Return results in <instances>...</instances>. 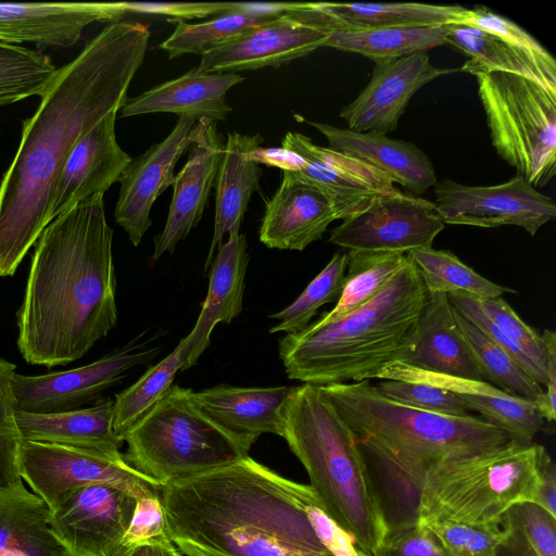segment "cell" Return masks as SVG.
<instances>
[{
	"instance_id": "obj_1",
	"label": "cell",
	"mask_w": 556,
	"mask_h": 556,
	"mask_svg": "<svg viewBox=\"0 0 556 556\" xmlns=\"http://www.w3.org/2000/svg\"><path fill=\"white\" fill-rule=\"evenodd\" d=\"M150 35L147 24L109 23L59 68L34 115L23 122L20 146L0 184V277L14 275L52 220L54 189L74 144L127 101Z\"/></svg>"
},
{
	"instance_id": "obj_2",
	"label": "cell",
	"mask_w": 556,
	"mask_h": 556,
	"mask_svg": "<svg viewBox=\"0 0 556 556\" xmlns=\"http://www.w3.org/2000/svg\"><path fill=\"white\" fill-rule=\"evenodd\" d=\"M112 241L103 194L83 200L43 229L17 314V346L28 364L67 365L116 326Z\"/></svg>"
},
{
	"instance_id": "obj_3",
	"label": "cell",
	"mask_w": 556,
	"mask_h": 556,
	"mask_svg": "<svg viewBox=\"0 0 556 556\" xmlns=\"http://www.w3.org/2000/svg\"><path fill=\"white\" fill-rule=\"evenodd\" d=\"M160 500L186 556H332L312 525L313 489L249 455L166 483Z\"/></svg>"
},
{
	"instance_id": "obj_4",
	"label": "cell",
	"mask_w": 556,
	"mask_h": 556,
	"mask_svg": "<svg viewBox=\"0 0 556 556\" xmlns=\"http://www.w3.org/2000/svg\"><path fill=\"white\" fill-rule=\"evenodd\" d=\"M427 295L408 256L402 270L363 305L280 339L279 356L288 378L313 386L361 382L405 363Z\"/></svg>"
},
{
	"instance_id": "obj_5",
	"label": "cell",
	"mask_w": 556,
	"mask_h": 556,
	"mask_svg": "<svg viewBox=\"0 0 556 556\" xmlns=\"http://www.w3.org/2000/svg\"><path fill=\"white\" fill-rule=\"evenodd\" d=\"M281 437L304 466L326 514L372 556L386 529L357 437L319 386L294 387L282 408Z\"/></svg>"
},
{
	"instance_id": "obj_6",
	"label": "cell",
	"mask_w": 556,
	"mask_h": 556,
	"mask_svg": "<svg viewBox=\"0 0 556 556\" xmlns=\"http://www.w3.org/2000/svg\"><path fill=\"white\" fill-rule=\"evenodd\" d=\"M358 439L427 470L453 458L468 457L513 439L481 416H448L394 403L369 380L319 386Z\"/></svg>"
},
{
	"instance_id": "obj_7",
	"label": "cell",
	"mask_w": 556,
	"mask_h": 556,
	"mask_svg": "<svg viewBox=\"0 0 556 556\" xmlns=\"http://www.w3.org/2000/svg\"><path fill=\"white\" fill-rule=\"evenodd\" d=\"M544 446L514 440L468 457L439 462L426 472L419 522L502 523L516 504L535 503Z\"/></svg>"
},
{
	"instance_id": "obj_8",
	"label": "cell",
	"mask_w": 556,
	"mask_h": 556,
	"mask_svg": "<svg viewBox=\"0 0 556 556\" xmlns=\"http://www.w3.org/2000/svg\"><path fill=\"white\" fill-rule=\"evenodd\" d=\"M172 386L124 435L125 462L160 485L232 464L248 453Z\"/></svg>"
},
{
	"instance_id": "obj_9",
	"label": "cell",
	"mask_w": 556,
	"mask_h": 556,
	"mask_svg": "<svg viewBox=\"0 0 556 556\" xmlns=\"http://www.w3.org/2000/svg\"><path fill=\"white\" fill-rule=\"evenodd\" d=\"M497 154L534 188L556 172V93L508 73L475 75Z\"/></svg>"
},
{
	"instance_id": "obj_10",
	"label": "cell",
	"mask_w": 556,
	"mask_h": 556,
	"mask_svg": "<svg viewBox=\"0 0 556 556\" xmlns=\"http://www.w3.org/2000/svg\"><path fill=\"white\" fill-rule=\"evenodd\" d=\"M18 471L48 507L65 493L90 484L123 489L137 500L159 497L162 485L129 466L123 454L23 440Z\"/></svg>"
},
{
	"instance_id": "obj_11",
	"label": "cell",
	"mask_w": 556,
	"mask_h": 556,
	"mask_svg": "<svg viewBox=\"0 0 556 556\" xmlns=\"http://www.w3.org/2000/svg\"><path fill=\"white\" fill-rule=\"evenodd\" d=\"M136 504L123 489L90 484L63 494L49 508V525L72 556H126Z\"/></svg>"
},
{
	"instance_id": "obj_12",
	"label": "cell",
	"mask_w": 556,
	"mask_h": 556,
	"mask_svg": "<svg viewBox=\"0 0 556 556\" xmlns=\"http://www.w3.org/2000/svg\"><path fill=\"white\" fill-rule=\"evenodd\" d=\"M146 343L136 340L116 349L101 358L70 370L48 372L39 376H25L15 372L12 389L17 409L52 414L83 408L96 403L100 395L122 379L135 367L153 359L161 348H144Z\"/></svg>"
},
{
	"instance_id": "obj_13",
	"label": "cell",
	"mask_w": 556,
	"mask_h": 556,
	"mask_svg": "<svg viewBox=\"0 0 556 556\" xmlns=\"http://www.w3.org/2000/svg\"><path fill=\"white\" fill-rule=\"evenodd\" d=\"M435 208L443 224L494 228L513 225L534 236L556 218L552 198L516 175L495 186H466L443 180L434 186Z\"/></svg>"
},
{
	"instance_id": "obj_14",
	"label": "cell",
	"mask_w": 556,
	"mask_h": 556,
	"mask_svg": "<svg viewBox=\"0 0 556 556\" xmlns=\"http://www.w3.org/2000/svg\"><path fill=\"white\" fill-rule=\"evenodd\" d=\"M444 229L433 202L397 189L377 195L358 214L342 220L328 241L349 251L407 253L432 248Z\"/></svg>"
},
{
	"instance_id": "obj_15",
	"label": "cell",
	"mask_w": 556,
	"mask_h": 556,
	"mask_svg": "<svg viewBox=\"0 0 556 556\" xmlns=\"http://www.w3.org/2000/svg\"><path fill=\"white\" fill-rule=\"evenodd\" d=\"M200 121L178 116L175 127L161 142L132 159L119 178L115 222L137 247L152 225L151 208L155 200L173 185L175 165L195 140Z\"/></svg>"
},
{
	"instance_id": "obj_16",
	"label": "cell",
	"mask_w": 556,
	"mask_h": 556,
	"mask_svg": "<svg viewBox=\"0 0 556 556\" xmlns=\"http://www.w3.org/2000/svg\"><path fill=\"white\" fill-rule=\"evenodd\" d=\"M328 34L286 14L227 38L201 54L199 73H233L279 67L326 47Z\"/></svg>"
},
{
	"instance_id": "obj_17",
	"label": "cell",
	"mask_w": 556,
	"mask_h": 556,
	"mask_svg": "<svg viewBox=\"0 0 556 556\" xmlns=\"http://www.w3.org/2000/svg\"><path fill=\"white\" fill-rule=\"evenodd\" d=\"M453 71L438 68L426 51L376 61L367 86L340 112L350 129L393 132L412 97L426 84Z\"/></svg>"
},
{
	"instance_id": "obj_18",
	"label": "cell",
	"mask_w": 556,
	"mask_h": 556,
	"mask_svg": "<svg viewBox=\"0 0 556 556\" xmlns=\"http://www.w3.org/2000/svg\"><path fill=\"white\" fill-rule=\"evenodd\" d=\"M281 147L304 160V166L295 173L328 198L338 219L358 214L377 195L396 189L388 177L367 163L317 146L300 132L288 131Z\"/></svg>"
},
{
	"instance_id": "obj_19",
	"label": "cell",
	"mask_w": 556,
	"mask_h": 556,
	"mask_svg": "<svg viewBox=\"0 0 556 556\" xmlns=\"http://www.w3.org/2000/svg\"><path fill=\"white\" fill-rule=\"evenodd\" d=\"M123 2L0 3V42L70 48L94 22H118Z\"/></svg>"
},
{
	"instance_id": "obj_20",
	"label": "cell",
	"mask_w": 556,
	"mask_h": 556,
	"mask_svg": "<svg viewBox=\"0 0 556 556\" xmlns=\"http://www.w3.org/2000/svg\"><path fill=\"white\" fill-rule=\"evenodd\" d=\"M223 149L224 141L216 123L200 121L195 140L188 150V159L175 175L167 219L163 230L154 237L153 261L166 252L173 253L177 244L198 226L215 185Z\"/></svg>"
},
{
	"instance_id": "obj_21",
	"label": "cell",
	"mask_w": 556,
	"mask_h": 556,
	"mask_svg": "<svg viewBox=\"0 0 556 556\" xmlns=\"http://www.w3.org/2000/svg\"><path fill=\"white\" fill-rule=\"evenodd\" d=\"M112 111L83 135L72 148L59 176L52 203V220L73 206L104 192L131 162L117 143Z\"/></svg>"
},
{
	"instance_id": "obj_22",
	"label": "cell",
	"mask_w": 556,
	"mask_h": 556,
	"mask_svg": "<svg viewBox=\"0 0 556 556\" xmlns=\"http://www.w3.org/2000/svg\"><path fill=\"white\" fill-rule=\"evenodd\" d=\"M328 198L295 172H282L279 188L266 202L260 240L267 248L303 251L337 220Z\"/></svg>"
},
{
	"instance_id": "obj_23",
	"label": "cell",
	"mask_w": 556,
	"mask_h": 556,
	"mask_svg": "<svg viewBox=\"0 0 556 556\" xmlns=\"http://www.w3.org/2000/svg\"><path fill=\"white\" fill-rule=\"evenodd\" d=\"M294 387L217 386L190 392L193 405L249 452L264 433L281 437V413Z\"/></svg>"
},
{
	"instance_id": "obj_24",
	"label": "cell",
	"mask_w": 556,
	"mask_h": 556,
	"mask_svg": "<svg viewBox=\"0 0 556 556\" xmlns=\"http://www.w3.org/2000/svg\"><path fill=\"white\" fill-rule=\"evenodd\" d=\"M304 122L327 138L329 149L367 163L407 190L421 194L438 182L430 159L410 142L320 122Z\"/></svg>"
},
{
	"instance_id": "obj_25",
	"label": "cell",
	"mask_w": 556,
	"mask_h": 556,
	"mask_svg": "<svg viewBox=\"0 0 556 556\" xmlns=\"http://www.w3.org/2000/svg\"><path fill=\"white\" fill-rule=\"evenodd\" d=\"M243 81L240 74L188 73L162 83L128 98L119 110L121 117L151 113H173L192 116L198 121L225 122L231 112L226 96L229 89Z\"/></svg>"
},
{
	"instance_id": "obj_26",
	"label": "cell",
	"mask_w": 556,
	"mask_h": 556,
	"mask_svg": "<svg viewBox=\"0 0 556 556\" xmlns=\"http://www.w3.org/2000/svg\"><path fill=\"white\" fill-rule=\"evenodd\" d=\"M249 264L245 235L228 237L217 249L208 274V289L200 315L190 333L181 339L186 362L182 370L194 366L211 343L218 323L230 324L242 311L244 279Z\"/></svg>"
},
{
	"instance_id": "obj_27",
	"label": "cell",
	"mask_w": 556,
	"mask_h": 556,
	"mask_svg": "<svg viewBox=\"0 0 556 556\" xmlns=\"http://www.w3.org/2000/svg\"><path fill=\"white\" fill-rule=\"evenodd\" d=\"M404 364L438 374L483 380L471 349L457 326L447 294L428 293L412 352Z\"/></svg>"
},
{
	"instance_id": "obj_28",
	"label": "cell",
	"mask_w": 556,
	"mask_h": 556,
	"mask_svg": "<svg viewBox=\"0 0 556 556\" xmlns=\"http://www.w3.org/2000/svg\"><path fill=\"white\" fill-rule=\"evenodd\" d=\"M357 443L386 536L417 526L427 469L401 460L367 440L357 438Z\"/></svg>"
},
{
	"instance_id": "obj_29",
	"label": "cell",
	"mask_w": 556,
	"mask_h": 556,
	"mask_svg": "<svg viewBox=\"0 0 556 556\" xmlns=\"http://www.w3.org/2000/svg\"><path fill=\"white\" fill-rule=\"evenodd\" d=\"M260 134L249 136L228 132L215 179V218L212 242L204 270L211 266L214 253L223 244L224 236L239 235L252 193L258 188L262 169L247 154L261 147Z\"/></svg>"
},
{
	"instance_id": "obj_30",
	"label": "cell",
	"mask_w": 556,
	"mask_h": 556,
	"mask_svg": "<svg viewBox=\"0 0 556 556\" xmlns=\"http://www.w3.org/2000/svg\"><path fill=\"white\" fill-rule=\"evenodd\" d=\"M114 401L99 399L92 406L63 413L36 414L17 409L24 440L54 443L121 455L124 440L113 429Z\"/></svg>"
},
{
	"instance_id": "obj_31",
	"label": "cell",
	"mask_w": 556,
	"mask_h": 556,
	"mask_svg": "<svg viewBox=\"0 0 556 556\" xmlns=\"http://www.w3.org/2000/svg\"><path fill=\"white\" fill-rule=\"evenodd\" d=\"M50 509L23 480L0 489V556H72L49 525Z\"/></svg>"
},
{
	"instance_id": "obj_32",
	"label": "cell",
	"mask_w": 556,
	"mask_h": 556,
	"mask_svg": "<svg viewBox=\"0 0 556 556\" xmlns=\"http://www.w3.org/2000/svg\"><path fill=\"white\" fill-rule=\"evenodd\" d=\"M466 8L426 3L312 2L316 22L334 29L438 27L455 23Z\"/></svg>"
},
{
	"instance_id": "obj_33",
	"label": "cell",
	"mask_w": 556,
	"mask_h": 556,
	"mask_svg": "<svg viewBox=\"0 0 556 556\" xmlns=\"http://www.w3.org/2000/svg\"><path fill=\"white\" fill-rule=\"evenodd\" d=\"M444 27L446 43L469 58L460 71L473 75L494 72L519 75L556 93V80L551 79L536 65L497 35L457 23L447 24Z\"/></svg>"
},
{
	"instance_id": "obj_34",
	"label": "cell",
	"mask_w": 556,
	"mask_h": 556,
	"mask_svg": "<svg viewBox=\"0 0 556 556\" xmlns=\"http://www.w3.org/2000/svg\"><path fill=\"white\" fill-rule=\"evenodd\" d=\"M446 43L444 26L334 29L326 47L355 52L372 61L397 59Z\"/></svg>"
},
{
	"instance_id": "obj_35",
	"label": "cell",
	"mask_w": 556,
	"mask_h": 556,
	"mask_svg": "<svg viewBox=\"0 0 556 556\" xmlns=\"http://www.w3.org/2000/svg\"><path fill=\"white\" fill-rule=\"evenodd\" d=\"M341 293L336 306L317 321H333L374 298L408 262L407 253L349 251Z\"/></svg>"
},
{
	"instance_id": "obj_36",
	"label": "cell",
	"mask_w": 556,
	"mask_h": 556,
	"mask_svg": "<svg viewBox=\"0 0 556 556\" xmlns=\"http://www.w3.org/2000/svg\"><path fill=\"white\" fill-rule=\"evenodd\" d=\"M407 255L416 265L428 293L464 294L478 300L517 293L484 278L451 251L425 248L412 250Z\"/></svg>"
},
{
	"instance_id": "obj_37",
	"label": "cell",
	"mask_w": 556,
	"mask_h": 556,
	"mask_svg": "<svg viewBox=\"0 0 556 556\" xmlns=\"http://www.w3.org/2000/svg\"><path fill=\"white\" fill-rule=\"evenodd\" d=\"M186 362L180 341L175 350L151 366L134 384L116 394L113 405V429L124 440L125 433L144 416L169 390Z\"/></svg>"
},
{
	"instance_id": "obj_38",
	"label": "cell",
	"mask_w": 556,
	"mask_h": 556,
	"mask_svg": "<svg viewBox=\"0 0 556 556\" xmlns=\"http://www.w3.org/2000/svg\"><path fill=\"white\" fill-rule=\"evenodd\" d=\"M455 318L484 381L508 394L534 402L543 396L544 389L531 379L508 353L456 311Z\"/></svg>"
},
{
	"instance_id": "obj_39",
	"label": "cell",
	"mask_w": 556,
	"mask_h": 556,
	"mask_svg": "<svg viewBox=\"0 0 556 556\" xmlns=\"http://www.w3.org/2000/svg\"><path fill=\"white\" fill-rule=\"evenodd\" d=\"M59 68L38 50L0 42V105L41 97Z\"/></svg>"
},
{
	"instance_id": "obj_40",
	"label": "cell",
	"mask_w": 556,
	"mask_h": 556,
	"mask_svg": "<svg viewBox=\"0 0 556 556\" xmlns=\"http://www.w3.org/2000/svg\"><path fill=\"white\" fill-rule=\"evenodd\" d=\"M279 15L230 12L198 24L178 22L172 35L159 48L169 59L185 54H202L210 47L244 30L276 20Z\"/></svg>"
},
{
	"instance_id": "obj_41",
	"label": "cell",
	"mask_w": 556,
	"mask_h": 556,
	"mask_svg": "<svg viewBox=\"0 0 556 556\" xmlns=\"http://www.w3.org/2000/svg\"><path fill=\"white\" fill-rule=\"evenodd\" d=\"M348 261V252L336 253L289 306L270 316V318L278 319L279 323L273 326L269 332H286V334L298 332L309 325L320 306L338 300Z\"/></svg>"
},
{
	"instance_id": "obj_42",
	"label": "cell",
	"mask_w": 556,
	"mask_h": 556,
	"mask_svg": "<svg viewBox=\"0 0 556 556\" xmlns=\"http://www.w3.org/2000/svg\"><path fill=\"white\" fill-rule=\"evenodd\" d=\"M421 525L429 529L447 556H493L509 533V527L503 521L488 526L452 521Z\"/></svg>"
},
{
	"instance_id": "obj_43",
	"label": "cell",
	"mask_w": 556,
	"mask_h": 556,
	"mask_svg": "<svg viewBox=\"0 0 556 556\" xmlns=\"http://www.w3.org/2000/svg\"><path fill=\"white\" fill-rule=\"evenodd\" d=\"M455 23L478 27L497 35L536 65L551 79L556 80V62L552 54L535 38L509 18L486 8L477 7L465 9Z\"/></svg>"
},
{
	"instance_id": "obj_44",
	"label": "cell",
	"mask_w": 556,
	"mask_h": 556,
	"mask_svg": "<svg viewBox=\"0 0 556 556\" xmlns=\"http://www.w3.org/2000/svg\"><path fill=\"white\" fill-rule=\"evenodd\" d=\"M16 366L0 357V489L22 480L18 451L24 440L16 421L12 378Z\"/></svg>"
},
{
	"instance_id": "obj_45",
	"label": "cell",
	"mask_w": 556,
	"mask_h": 556,
	"mask_svg": "<svg viewBox=\"0 0 556 556\" xmlns=\"http://www.w3.org/2000/svg\"><path fill=\"white\" fill-rule=\"evenodd\" d=\"M374 388L386 399L404 406L448 416L470 415L456 394L427 383L381 380Z\"/></svg>"
},
{
	"instance_id": "obj_46",
	"label": "cell",
	"mask_w": 556,
	"mask_h": 556,
	"mask_svg": "<svg viewBox=\"0 0 556 556\" xmlns=\"http://www.w3.org/2000/svg\"><path fill=\"white\" fill-rule=\"evenodd\" d=\"M447 296L451 305L460 316L480 329L491 341L508 353L531 379L543 389L545 388L546 371L490 319L478 299L464 294H448Z\"/></svg>"
},
{
	"instance_id": "obj_47",
	"label": "cell",
	"mask_w": 556,
	"mask_h": 556,
	"mask_svg": "<svg viewBox=\"0 0 556 556\" xmlns=\"http://www.w3.org/2000/svg\"><path fill=\"white\" fill-rule=\"evenodd\" d=\"M490 319L545 370V349L541 334L526 324L503 296L479 300Z\"/></svg>"
},
{
	"instance_id": "obj_48",
	"label": "cell",
	"mask_w": 556,
	"mask_h": 556,
	"mask_svg": "<svg viewBox=\"0 0 556 556\" xmlns=\"http://www.w3.org/2000/svg\"><path fill=\"white\" fill-rule=\"evenodd\" d=\"M517 526L538 556H556V517L533 502L514 505L503 517Z\"/></svg>"
},
{
	"instance_id": "obj_49",
	"label": "cell",
	"mask_w": 556,
	"mask_h": 556,
	"mask_svg": "<svg viewBox=\"0 0 556 556\" xmlns=\"http://www.w3.org/2000/svg\"><path fill=\"white\" fill-rule=\"evenodd\" d=\"M168 536L164 509L159 497L137 500L129 528L123 539V545L129 552L135 546Z\"/></svg>"
},
{
	"instance_id": "obj_50",
	"label": "cell",
	"mask_w": 556,
	"mask_h": 556,
	"mask_svg": "<svg viewBox=\"0 0 556 556\" xmlns=\"http://www.w3.org/2000/svg\"><path fill=\"white\" fill-rule=\"evenodd\" d=\"M125 12L163 15L169 23L229 13L232 2H123Z\"/></svg>"
},
{
	"instance_id": "obj_51",
	"label": "cell",
	"mask_w": 556,
	"mask_h": 556,
	"mask_svg": "<svg viewBox=\"0 0 556 556\" xmlns=\"http://www.w3.org/2000/svg\"><path fill=\"white\" fill-rule=\"evenodd\" d=\"M372 556H447L424 525L384 538Z\"/></svg>"
},
{
	"instance_id": "obj_52",
	"label": "cell",
	"mask_w": 556,
	"mask_h": 556,
	"mask_svg": "<svg viewBox=\"0 0 556 556\" xmlns=\"http://www.w3.org/2000/svg\"><path fill=\"white\" fill-rule=\"evenodd\" d=\"M545 349L546 386L543 396L535 402L541 417L553 422L556 419V333L545 329L541 334Z\"/></svg>"
},
{
	"instance_id": "obj_53",
	"label": "cell",
	"mask_w": 556,
	"mask_h": 556,
	"mask_svg": "<svg viewBox=\"0 0 556 556\" xmlns=\"http://www.w3.org/2000/svg\"><path fill=\"white\" fill-rule=\"evenodd\" d=\"M247 157L256 164L278 167L282 172H299L304 166V160L286 148L257 147L247 154Z\"/></svg>"
},
{
	"instance_id": "obj_54",
	"label": "cell",
	"mask_w": 556,
	"mask_h": 556,
	"mask_svg": "<svg viewBox=\"0 0 556 556\" xmlns=\"http://www.w3.org/2000/svg\"><path fill=\"white\" fill-rule=\"evenodd\" d=\"M535 503L556 517V469L546 450L540 463V483Z\"/></svg>"
},
{
	"instance_id": "obj_55",
	"label": "cell",
	"mask_w": 556,
	"mask_h": 556,
	"mask_svg": "<svg viewBox=\"0 0 556 556\" xmlns=\"http://www.w3.org/2000/svg\"><path fill=\"white\" fill-rule=\"evenodd\" d=\"M502 521L509 527V533L493 556H538L517 526L504 519Z\"/></svg>"
},
{
	"instance_id": "obj_56",
	"label": "cell",
	"mask_w": 556,
	"mask_h": 556,
	"mask_svg": "<svg viewBox=\"0 0 556 556\" xmlns=\"http://www.w3.org/2000/svg\"><path fill=\"white\" fill-rule=\"evenodd\" d=\"M126 556H181V554L169 536H165L139 544Z\"/></svg>"
},
{
	"instance_id": "obj_57",
	"label": "cell",
	"mask_w": 556,
	"mask_h": 556,
	"mask_svg": "<svg viewBox=\"0 0 556 556\" xmlns=\"http://www.w3.org/2000/svg\"><path fill=\"white\" fill-rule=\"evenodd\" d=\"M361 556H367V555L363 553Z\"/></svg>"
}]
</instances>
